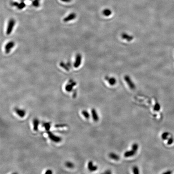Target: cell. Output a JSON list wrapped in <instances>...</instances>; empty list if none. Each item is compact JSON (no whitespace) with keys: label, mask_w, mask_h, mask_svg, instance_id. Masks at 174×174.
Instances as JSON below:
<instances>
[{"label":"cell","mask_w":174,"mask_h":174,"mask_svg":"<svg viewBox=\"0 0 174 174\" xmlns=\"http://www.w3.org/2000/svg\"><path fill=\"white\" fill-rule=\"evenodd\" d=\"M15 24V21L13 19H11L9 20L7 25V28L6 30V34L9 35L12 34L13 28Z\"/></svg>","instance_id":"6da1fadb"},{"label":"cell","mask_w":174,"mask_h":174,"mask_svg":"<svg viewBox=\"0 0 174 174\" xmlns=\"http://www.w3.org/2000/svg\"><path fill=\"white\" fill-rule=\"evenodd\" d=\"M47 133L48 137L53 142H56V143H58L61 141V139H62L61 138L55 135H54L52 132L48 131L47 132Z\"/></svg>","instance_id":"7a4b0ae2"},{"label":"cell","mask_w":174,"mask_h":174,"mask_svg":"<svg viewBox=\"0 0 174 174\" xmlns=\"http://www.w3.org/2000/svg\"><path fill=\"white\" fill-rule=\"evenodd\" d=\"M125 81L127 83L129 87L131 89H134L135 88V85L132 81L130 76L129 75H125L124 77Z\"/></svg>","instance_id":"3957f363"},{"label":"cell","mask_w":174,"mask_h":174,"mask_svg":"<svg viewBox=\"0 0 174 174\" xmlns=\"http://www.w3.org/2000/svg\"><path fill=\"white\" fill-rule=\"evenodd\" d=\"M15 46V43L13 41H10L9 43L6 44L4 47L5 52L6 54H9L13 48Z\"/></svg>","instance_id":"277c9868"},{"label":"cell","mask_w":174,"mask_h":174,"mask_svg":"<svg viewBox=\"0 0 174 174\" xmlns=\"http://www.w3.org/2000/svg\"><path fill=\"white\" fill-rule=\"evenodd\" d=\"M82 56L80 54H77L75 58V61L74 63V67L75 68H78L81 65L82 62Z\"/></svg>","instance_id":"5b68a950"},{"label":"cell","mask_w":174,"mask_h":174,"mask_svg":"<svg viewBox=\"0 0 174 174\" xmlns=\"http://www.w3.org/2000/svg\"><path fill=\"white\" fill-rule=\"evenodd\" d=\"M76 84V83L75 81H73L72 80H70L69 82V84H67L65 86V90L67 92H70L72 91L74 87L75 86Z\"/></svg>","instance_id":"8992f818"},{"label":"cell","mask_w":174,"mask_h":174,"mask_svg":"<svg viewBox=\"0 0 174 174\" xmlns=\"http://www.w3.org/2000/svg\"><path fill=\"white\" fill-rule=\"evenodd\" d=\"M76 14L75 13H72L67 16L66 17L63 19V21L65 22H67L69 21H72L76 18Z\"/></svg>","instance_id":"52a82bcc"},{"label":"cell","mask_w":174,"mask_h":174,"mask_svg":"<svg viewBox=\"0 0 174 174\" xmlns=\"http://www.w3.org/2000/svg\"><path fill=\"white\" fill-rule=\"evenodd\" d=\"M121 37L123 40H125L128 42H131L134 39V37L132 35H129V34L123 33L121 34Z\"/></svg>","instance_id":"ba28073f"},{"label":"cell","mask_w":174,"mask_h":174,"mask_svg":"<svg viewBox=\"0 0 174 174\" xmlns=\"http://www.w3.org/2000/svg\"><path fill=\"white\" fill-rule=\"evenodd\" d=\"M105 79L106 81H107L109 85H114L116 84V79L114 77H110L106 76L105 77Z\"/></svg>","instance_id":"9c48e42d"},{"label":"cell","mask_w":174,"mask_h":174,"mask_svg":"<svg viewBox=\"0 0 174 174\" xmlns=\"http://www.w3.org/2000/svg\"><path fill=\"white\" fill-rule=\"evenodd\" d=\"M15 110L16 113L20 117H24L26 115V111L24 110L16 108Z\"/></svg>","instance_id":"30bf717a"},{"label":"cell","mask_w":174,"mask_h":174,"mask_svg":"<svg viewBox=\"0 0 174 174\" xmlns=\"http://www.w3.org/2000/svg\"><path fill=\"white\" fill-rule=\"evenodd\" d=\"M88 169L89 171L91 172L95 171L98 169V166H96L93 165L92 161H89L88 163Z\"/></svg>","instance_id":"8fae6325"},{"label":"cell","mask_w":174,"mask_h":174,"mask_svg":"<svg viewBox=\"0 0 174 174\" xmlns=\"http://www.w3.org/2000/svg\"><path fill=\"white\" fill-rule=\"evenodd\" d=\"M91 112H92V118L93 120L95 122H97L98 120H99V117H98V114L96 110L94 108H93Z\"/></svg>","instance_id":"7c38bea8"},{"label":"cell","mask_w":174,"mask_h":174,"mask_svg":"<svg viewBox=\"0 0 174 174\" xmlns=\"http://www.w3.org/2000/svg\"><path fill=\"white\" fill-rule=\"evenodd\" d=\"M136 151H135L134 150H133L132 149L131 150L126 151L124 153V156L126 158L131 157V156H134L135 154H136Z\"/></svg>","instance_id":"4fadbf2b"},{"label":"cell","mask_w":174,"mask_h":174,"mask_svg":"<svg viewBox=\"0 0 174 174\" xmlns=\"http://www.w3.org/2000/svg\"><path fill=\"white\" fill-rule=\"evenodd\" d=\"M110 158L115 160H118L120 159V157L118 155L114 153H110L108 155Z\"/></svg>","instance_id":"5bb4252c"},{"label":"cell","mask_w":174,"mask_h":174,"mask_svg":"<svg viewBox=\"0 0 174 174\" xmlns=\"http://www.w3.org/2000/svg\"><path fill=\"white\" fill-rule=\"evenodd\" d=\"M39 125V121L37 119H34L33 120V125H34V130L35 131L38 130V126Z\"/></svg>","instance_id":"9a60e30c"},{"label":"cell","mask_w":174,"mask_h":174,"mask_svg":"<svg viewBox=\"0 0 174 174\" xmlns=\"http://www.w3.org/2000/svg\"><path fill=\"white\" fill-rule=\"evenodd\" d=\"M102 13L106 17H109L112 14V12L109 9H105L102 12Z\"/></svg>","instance_id":"2e32d148"},{"label":"cell","mask_w":174,"mask_h":174,"mask_svg":"<svg viewBox=\"0 0 174 174\" xmlns=\"http://www.w3.org/2000/svg\"><path fill=\"white\" fill-rule=\"evenodd\" d=\"M170 135L169 133L168 132H165L162 134V139L163 140H167L170 137H169Z\"/></svg>","instance_id":"e0dca14e"},{"label":"cell","mask_w":174,"mask_h":174,"mask_svg":"<svg viewBox=\"0 0 174 174\" xmlns=\"http://www.w3.org/2000/svg\"><path fill=\"white\" fill-rule=\"evenodd\" d=\"M60 66L63 69H64V70H65L66 71H68L70 70V68L68 65L63 62H61L60 63Z\"/></svg>","instance_id":"ac0fdd59"},{"label":"cell","mask_w":174,"mask_h":174,"mask_svg":"<svg viewBox=\"0 0 174 174\" xmlns=\"http://www.w3.org/2000/svg\"><path fill=\"white\" fill-rule=\"evenodd\" d=\"M43 126L44 128L46 130V131H49L50 129V127H51V125H50V123H45L43 124Z\"/></svg>","instance_id":"d6986e66"},{"label":"cell","mask_w":174,"mask_h":174,"mask_svg":"<svg viewBox=\"0 0 174 174\" xmlns=\"http://www.w3.org/2000/svg\"><path fill=\"white\" fill-rule=\"evenodd\" d=\"M32 4L34 7H39L40 5V1L38 0H33L32 2Z\"/></svg>","instance_id":"ffe728a7"},{"label":"cell","mask_w":174,"mask_h":174,"mask_svg":"<svg viewBox=\"0 0 174 174\" xmlns=\"http://www.w3.org/2000/svg\"><path fill=\"white\" fill-rule=\"evenodd\" d=\"M167 144L168 146H170L173 144L174 142V139L173 137L170 136L168 139H167Z\"/></svg>","instance_id":"44dd1931"},{"label":"cell","mask_w":174,"mask_h":174,"mask_svg":"<svg viewBox=\"0 0 174 174\" xmlns=\"http://www.w3.org/2000/svg\"><path fill=\"white\" fill-rule=\"evenodd\" d=\"M26 7V4L23 2H22L20 3H19L18 6H17V8L19 10H21L22 9H24Z\"/></svg>","instance_id":"7402d4cb"},{"label":"cell","mask_w":174,"mask_h":174,"mask_svg":"<svg viewBox=\"0 0 174 174\" xmlns=\"http://www.w3.org/2000/svg\"><path fill=\"white\" fill-rule=\"evenodd\" d=\"M82 114L86 119H89L90 116L89 113L86 110H84L82 111Z\"/></svg>","instance_id":"603a6c76"},{"label":"cell","mask_w":174,"mask_h":174,"mask_svg":"<svg viewBox=\"0 0 174 174\" xmlns=\"http://www.w3.org/2000/svg\"><path fill=\"white\" fill-rule=\"evenodd\" d=\"M160 105L159 103H156L154 107V110L155 111H159L160 109Z\"/></svg>","instance_id":"cb8c5ba5"},{"label":"cell","mask_w":174,"mask_h":174,"mask_svg":"<svg viewBox=\"0 0 174 174\" xmlns=\"http://www.w3.org/2000/svg\"><path fill=\"white\" fill-rule=\"evenodd\" d=\"M65 165H66V166L69 168H73L74 167L73 164L72 162H67L66 163Z\"/></svg>","instance_id":"d4e9b609"},{"label":"cell","mask_w":174,"mask_h":174,"mask_svg":"<svg viewBox=\"0 0 174 174\" xmlns=\"http://www.w3.org/2000/svg\"><path fill=\"white\" fill-rule=\"evenodd\" d=\"M133 173L135 174H138L139 173V168L137 166H133Z\"/></svg>","instance_id":"484cf974"},{"label":"cell","mask_w":174,"mask_h":174,"mask_svg":"<svg viewBox=\"0 0 174 174\" xmlns=\"http://www.w3.org/2000/svg\"><path fill=\"white\" fill-rule=\"evenodd\" d=\"M138 149V145L137 143H134L132 146V149L133 150H134L135 151H137V150Z\"/></svg>","instance_id":"4316f807"},{"label":"cell","mask_w":174,"mask_h":174,"mask_svg":"<svg viewBox=\"0 0 174 174\" xmlns=\"http://www.w3.org/2000/svg\"><path fill=\"white\" fill-rule=\"evenodd\" d=\"M66 126H67V125H65V124H57V125H54V127L56 128H63V127H65Z\"/></svg>","instance_id":"83f0119b"},{"label":"cell","mask_w":174,"mask_h":174,"mask_svg":"<svg viewBox=\"0 0 174 174\" xmlns=\"http://www.w3.org/2000/svg\"><path fill=\"white\" fill-rule=\"evenodd\" d=\"M19 3L17 2H13L12 3V5L13 6H15L16 7H17V6H18Z\"/></svg>","instance_id":"f1b7e54d"},{"label":"cell","mask_w":174,"mask_h":174,"mask_svg":"<svg viewBox=\"0 0 174 174\" xmlns=\"http://www.w3.org/2000/svg\"><path fill=\"white\" fill-rule=\"evenodd\" d=\"M45 173L46 174H52V172L51 170L48 169V170H47L46 171V172Z\"/></svg>","instance_id":"f546056e"},{"label":"cell","mask_w":174,"mask_h":174,"mask_svg":"<svg viewBox=\"0 0 174 174\" xmlns=\"http://www.w3.org/2000/svg\"><path fill=\"white\" fill-rule=\"evenodd\" d=\"M60 0L64 3H70L72 0Z\"/></svg>","instance_id":"4dcf8cb0"},{"label":"cell","mask_w":174,"mask_h":174,"mask_svg":"<svg viewBox=\"0 0 174 174\" xmlns=\"http://www.w3.org/2000/svg\"><path fill=\"white\" fill-rule=\"evenodd\" d=\"M111 172H110V171H109V170H108V171H106L105 173V174H111Z\"/></svg>","instance_id":"1f68e13d"},{"label":"cell","mask_w":174,"mask_h":174,"mask_svg":"<svg viewBox=\"0 0 174 174\" xmlns=\"http://www.w3.org/2000/svg\"><path fill=\"white\" fill-rule=\"evenodd\" d=\"M39 0V1H40V0Z\"/></svg>","instance_id":"d6a6232c"},{"label":"cell","mask_w":174,"mask_h":174,"mask_svg":"<svg viewBox=\"0 0 174 174\" xmlns=\"http://www.w3.org/2000/svg\"></svg>","instance_id":"836d02e7"}]
</instances>
